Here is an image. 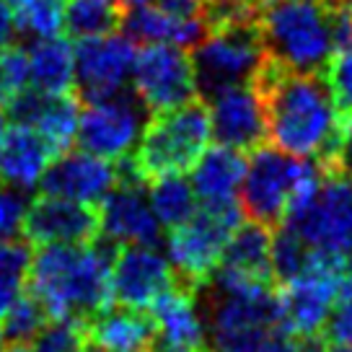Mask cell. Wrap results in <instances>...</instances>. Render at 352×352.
<instances>
[{"label": "cell", "instance_id": "obj_9", "mask_svg": "<svg viewBox=\"0 0 352 352\" xmlns=\"http://www.w3.org/2000/svg\"><path fill=\"white\" fill-rule=\"evenodd\" d=\"M145 127V107L135 94H114L107 99L83 101L76 140L80 151L107 161L132 155Z\"/></svg>", "mask_w": 352, "mask_h": 352}, {"label": "cell", "instance_id": "obj_17", "mask_svg": "<svg viewBox=\"0 0 352 352\" xmlns=\"http://www.w3.org/2000/svg\"><path fill=\"white\" fill-rule=\"evenodd\" d=\"M117 184V164L86 151H65L47 166L39 189L42 195L99 205Z\"/></svg>", "mask_w": 352, "mask_h": 352}, {"label": "cell", "instance_id": "obj_4", "mask_svg": "<svg viewBox=\"0 0 352 352\" xmlns=\"http://www.w3.org/2000/svg\"><path fill=\"white\" fill-rule=\"evenodd\" d=\"M212 352H256L283 314L275 285H228L210 280L195 293ZM287 329V327H285Z\"/></svg>", "mask_w": 352, "mask_h": 352}, {"label": "cell", "instance_id": "obj_32", "mask_svg": "<svg viewBox=\"0 0 352 352\" xmlns=\"http://www.w3.org/2000/svg\"><path fill=\"white\" fill-rule=\"evenodd\" d=\"M311 259V249L298 239L293 231H287L285 226L272 236V272H275V283H287L298 277L308 267Z\"/></svg>", "mask_w": 352, "mask_h": 352}, {"label": "cell", "instance_id": "obj_28", "mask_svg": "<svg viewBox=\"0 0 352 352\" xmlns=\"http://www.w3.org/2000/svg\"><path fill=\"white\" fill-rule=\"evenodd\" d=\"M29 246H32L29 241H16V239L0 241V316L21 296L32 264Z\"/></svg>", "mask_w": 352, "mask_h": 352}, {"label": "cell", "instance_id": "obj_14", "mask_svg": "<svg viewBox=\"0 0 352 352\" xmlns=\"http://www.w3.org/2000/svg\"><path fill=\"white\" fill-rule=\"evenodd\" d=\"M21 231L34 246L50 243H91L101 236L99 208L76 199L39 195L26 205Z\"/></svg>", "mask_w": 352, "mask_h": 352}, {"label": "cell", "instance_id": "obj_7", "mask_svg": "<svg viewBox=\"0 0 352 352\" xmlns=\"http://www.w3.org/2000/svg\"><path fill=\"white\" fill-rule=\"evenodd\" d=\"M241 223V210L236 202L228 205H205L195 215L171 228L168 233V262L174 267L179 285L197 293L215 275L223 249L231 233Z\"/></svg>", "mask_w": 352, "mask_h": 352}, {"label": "cell", "instance_id": "obj_20", "mask_svg": "<svg viewBox=\"0 0 352 352\" xmlns=\"http://www.w3.org/2000/svg\"><path fill=\"white\" fill-rule=\"evenodd\" d=\"M57 151L29 124H11L0 135V184L19 192L39 187Z\"/></svg>", "mask_w": 352, "mask_h": 352}, {"label": "cell", "instance_id": "obj_3", "mask_svg": "<svg viewBox=\"0 0 352 352\" xmlns=\"http://www.w3.org/2000/svg\"><path fill=\"white\" fill-rule=\"evenodd\" d=\"M324 176L327 174L316 161L293 158L277 148L262 145L252 151V158L246 161L239 187V210L252 223L275 231L287 215L306 208L316 197Z\"/></svg>", "mask_w": 352, "mask_h": 352}, {"label": "cell", "instance_id": "obj_38", "mask_svg": "<svg viewBox=\"0 0 352 352\" xmlns=\"http://www.w3.org/2000/svg\"><path fill=\"white\" fill-rule=\"evenodd\" d=\"M256 352H300V337H296L293 331H287L285 327H283V329L272 331V334L259 344Z\"/></svg>", "mask_w": 352, "mask_h": 352}, {"label": "cell", "instance_id": "obj_37", "mask_svg": "<svg viewBox=\"0 0 352 352\" xmlns=\"http://www.w3.org/2000/svg\"><path fill=\"white\" fill-rule=\"evenodd\" d=\"M327 176H342L352 182V114H342V135L337 153L331 161V168Z\"/></svg>", "mask_w": 352, "mask_h": 352}, {"label": "cell", "instance_id": "obj_40", "mask_svg": "<svg viewBox=\"0 0 352 352\" xmlns=\"http://www.w3.org/2000/svg\"><path fill=\"white\" fill-rule=\"evenodd\" d=\"M300 352H329L327 350V342L316 337H300Z\"/></svg>", "mask_w": 352, "mask_h": 352}, {"label": "cell", "instance_id": "obj_34", "mask_svg": "<svg viewBox=\"0 0 352 352\" xmlns=\"http://www.w3.org/2000/svg\"><path fill=\"white\" fill-rule=\"evenodd\" d=\"M324 78L329 83L340 114H352V47L331 55L324 67Z\"/></svg>", "mask_w": 352, "mask_h": 352}, {"label": "cell", "instance_id": "obj_18", "mask_svg": "<svg viewBox=\"0 0 352 352\" xmlns=\"http://www.w3.org/2000/svg\"><path fill=\"white\" fill-rule=\"evenodd\" d=\"M6 114L13 124H29L42 135L47 143L57 151V155L70 151L78 132V117H80V99L76 94H42L36 88L26 86L8 101Z\"/></svg>", "mask_w": 352, "mask_h": 352}, {"label": "cell", "instance_id": "obj_23", "mask_svg": "<svg viewBox=\"0 0 352 352\" xmlns=\"http://www.w3.org/2000/svg\"><path fill=\"white\" fill-rule=\"evenodd\" d=\"M148 311L155 324V342L174 344V347L205 344V324H202L197 298L184 285L176 283Z\"/></svg>", "mask_w": 352, "mask_h": 352}, {"label": "cell", "instance_id": "obj_19", "mask_svg": "<svg viewBox=\"0 0 352 352\" xmlns=\"http://www.w3.org/2000/svg\"><path fill=\"white\" fill-rule=\"evenodd\" d=\"M210 280L228 285H275L272 272V231L259 223H239L223 249Z\"/></svg>", "mask_w": 352, "mask_h": 352}, {"label": "cell", "instance_id": "obj_22", "mask_svg": "<svg viewBox=\"0 0 352 352\" xmlns=\"http://www.w3.org/2000/svg\"><path fill=\"white\" fill-rule=\"evenodd\" d=\"M246 158L241 151H233L228 145H208L205 153L192 166V189L199 202L205 205H228L236 202L241 187Z\"/></svg>", "mask_w": 352, "mask_h": 352}, {"label": "cell", "instance_id": "obj_30", "mask_svg": "<svg viewBox=\"0 0 352 352\" xmlns=\"http://www.w3.org/2000/svg\"><path fill=\"white\" fill-rule=\"evenodd\" d=\"M0 319H3L0 329L8 342H32L39 334V329L50 321V314L39 303V298L32 296L29 290L26 293L21 290V296L13 300Z\"/></svg>", "mask_w": 352, "mask_h": 352}, {"label": "cell", "instance_id": "obj_21", "mask_svg": "<svg viewBox=\"0 0 352 352\" xmlns=\"http://www.w3.org/2000/svg\"><path fill=\"white\" fill-rule=\"evenodd\" d=\"M88 347L99 352H140L155 342V324L151 314L127 306H107L86 321Z\"/></svg>", "mask_w": 352, "mask_h": 352}, {"label": "cell", "instance_id": "obj_39", "mask_svg": "<svg viewBox=\"0 0 352 352\" xmlns=\"http://www.w3.org/2000/svg\"><path fill=\"white\" fill-rule=\"evenodd\" d=\"M19 34L21 32H19V23H16L11 3H8V0H0V50L16 47Z\"/></svg>", "mask_w": 352, "mask_h": 352}, {"label": "cell", "instance_id": "obj_33", "mask_svg": "<svg viewBox=\"0 0 352 352\" xmlns=\"http://www.w3.org/2000/svg\"><path fill=\"white\" fill-rule=\"evenodd\" d=\"M26 86H29L26 50L21 47L0 50V107H8V101L19 96Z\"/></svg>", "mask_w": 352, "mask_h": 352}, {"label": "cell", "instance_id": "obj_11", "mask_svg": "<svg viewBox=\"0 0 352 352\" xmlns=\"http://www.w3.org/2000/svg\"><path fill=\"white\" fill-rule=\"evenodd\" d=\"M130 78L138 101L151 111L174 109L199 96L192 55L176 44H145L135 55Z\"/></svg>", "mask_w": 352, "mask_h": 352}, {"label": "cell", "instance_id": "obj_5", "mask_svg": "<svg viewBox=\"0 0 352 352\" xmlns=\"http://www.w3.org/2000/svg\"><path fill=\"white\" fill-rule=\"evenodd\" d=\"M259 32L267 60L296 73H324L334 55L329 0H277L262 6Z\"/></svg>", "mask_w": 352, "mask_h": 352}, {"label": "cell", "instance_id": "obj_31", "mask_svg": "<svg viewBox=\"0 0 352 352\" xmlns=\"http://www.w3.org/2000/svg\"><path fill=\"white\" fill-rule=\"evenodd\" d=\"M34 352H86L88 331L83 319H50L32 340Z\"/></svg>", "mask_w": 352, "mask_h": 352}, {"label": "cell", "instance_id": "obj_2", "mask_svg": "<svg viewBox=\"0 0 352 352\" xmlns=\"http://www.w3.org/2000/svg\"><path fill=\"white\" fill-rule=\"evenodd\" d=\"M111 246L114 243L99 236L80 246L50 243L32 254L29 293L39 298L50 319L88 321L111 306Z\"/></svg>", "mask_w": 352, "mask_h": 352}, {"label": "cell", "instance_id": "obj_16", "mask_svg": "<svg viewBox=\"0 0 352 352\" xmlns=\"http://www.w3.org/2000/svg\"><path fill=\"white\" fill-rule=\"evenodd\" d=\"M96 208L107 241L122 246H155L161 241V223L145 197L143 182H117Z\"/></svg>", "mask_w": 352, "mask_h": 352}, {"label": "cell", "instance_id": "obj_46", "mask_svg": "<svg viewBox=\"0 0 352 352\" xmlns=\"http://www.w3.org/2000/svg\"><path fill=\"white\" fill-rule=\"evenodd\" d=\"M340 3H344V6H347V11H350V16H352V0H340Z\"/></svg>", "mask_w": 352, "mask_h": 352}, {"label": "cell", "instance_id": "obj_6", "mask_svg": "<svg viewBox=\"0 0 352 352\" xmlns=\"http://www.w3.org/2000/svg\"><path fill=\"white\" fill-rule=\"evenodd\" d=\"M210 140L208 104L202 96H195L174 109L153 111L145 120L132 164L143 182L164 174H184L197 164Z\"/></svg>", "mask_w": 352, "mask_h": 352}, {"label": "cell", "instance_id": "obj_51", "mask_svg": "<svg viewBox=\"0 0 352 352\" xmlns=\"http://www.w3.org/2000/svg\"><path fill=\"white\" fill-rule=\"evenodd\" d=\"M140 352H151V350H140Z\"/></svg>", "mask_w": 352, "mask_h": 352}, {"label": "cell", "instance_id": "obj_1", "mask_svg": "<svg viewBox=\"0 0 352 352\" xmlns=\"http://www.w3.org/2000/svg\"><path fill=\"white\" fill-rule=\"evenodd\" d=\"M252 88L259 96L272 148L316 161L329 174L342 135V114L324 73H296L264 60Z\"/></svg>", "mask_w": 352, "mask_h": 352}, {"label": "cell", "instance_id": "obj_43", "mask_svg": "<svg viewBox=\"0 0 352 352\" xmlns=\"http://www.w3.org/2000/svg\"><path fill=\"white\" fill-rule=\"evenodd\" d=\"M151 0H120V6L124 11H132V8H140V6H148Z\"/></svg>", "mask_w": 352, "mask_h": 352}, {"label": "cell", "instance_id": "obj_50", "mask_svg": "<svg viewBox=\"0 0 352 352\" xmlns=\"http://www.w3.org/2000/svg\"><path fill=\"white\" fill-rule=\"evenodd\" d=\"M86 352H99V350H94V347H88V350Z\"/></svg>", "mask_w": 352, "mask_h": 352}, {"label": "cell", "instance_id": "obj_8", "mask_svg": "<svg viewBox=\"0 0 352 352\" xmlns=\"http://www.w3.org/2000/svg\"><path fill=\"white\" fill-rule=\"evenodd\" d=\"M264 60L267 52L262 44L259 19L215 29L195 47L192 55L197 91L210 96L220 88L252 83Z\"/></svg>", "mask_w": 352, "mask_h": 352}, {"label": "cell", "instance_id": "obj_48", "mask_svg": "<svg viewBox=\"0 0 352 352\" xmlns=\"http://www.w3.org/2000/svg\"><path fill=\"white\" fill-rule=\"evenodd\" d=\"M347 272H352V254H347Z\"/></svg>", "mask_w": 352, "mask_h": 352}, {"label": "cell", "instance_id": "obj_26", "mask_svg": "<svg viewBox=\"0 0 352 352\" xmlns=\"http://www.w3.org/2000/svg\"><path fill=\"white\" fill-rule=\"evenodd\" d=\"M145 184H148V202H151V210L161 223V228L171 231L195 215L197 195L182 174L155 176Z\"/></svg>", "mask_w": 352, "mask_h": 352}, {"label": "cell", "instance_id": "obj_12", "mask_svg": "<svg viewBox=\"0 0 352 352\" xmlns=\"http://www.w3.org/2000/svg\"><path fill=\"white\" fill-rule=\"evenodd\" d=\"M135 42L127 34H104L80 39L73 47L76 60V96L83 101L107 99L120 94L132 76Z\"/></svg>", "mask_w": 352, "mask_h": 352}, {"label": "cell", "instance_id": "obj_45", "mask_svg": "<svg viewBox=\"0 0 352 352\" xmlns=\"http://www.w3.org/2000/svg\"><path fill=\"white\" fill-rule=\"evenodd\" d=\"M3 130H6V114L0 111V135H3Z\"/></svg>", "mask_w": 352, "mask_h": 352}, {"label": "cell", "instance_id": "obj_41", "mask_svg": "<svg viewBox=\"0 0 352 352\" xmlns=\"http://www.w3.org/2000/svg\"><path fill=\"white\" fill-rule=\"evenodd\" d=\"M151 352H212L205 347H174V344H164V342H153Z\"/></svg>", "mask_w": 352, "mask_h": 352}, {"label": "cell", "instance_id": "obj_42", "mask_svg": "<svg viewBox=\"0 0 352 352\" xmlns=\"http://www.w3.org/2000/svg\"><path fill=\"white\" fill-rule=\"evenodd\" d=\"M3 352H34L32 342H11L8 347H3Z\"/></svg>", "mask_w": 352, "mask_h": 352}, {"label": "cell", "instance_id": "obj_49", "mask_svg": "<svg viewBox=\"0 0 352 352\" xmlns=\"http://www.w3.org/2000/svg\"><path fill=\"white\" fill-rule=\"evenodd\" d=\"M259 3H262V6H267V3H277V0H259Z\"/></svg>", "mask_w": 352, "mask_h": 352}, {"label": "cell", "instance_id": "obj_27", "mask_svg": "<svg viewBox=\"0 0 352 352\" xmlns=\"http://www.w3.org/2000/svg\"><path fill=\"white\" fill-rule=\"evenodd\" d=\"M120 0H65L63 29L67 39H91L114 34L124 21Z\"/></svg>", "mask_w": 352, "mask_h": 352}, {"label": "cell", "instance_id": "obj_44", "mask_svg": "<svg viewBox=\"0 0 352 352\" xmlns=\"http://www.w3.org/2000/svg\"><path fill=\"white\" fill-rule=\"evenodd\" d=\"M327 350L329 352H352V347H344V344H329V342H327Z\"/></svg>", "mask_w": 352, "mask_h": 352}, {"label": "cell", "instance_id": "obj_24", "mask_svg": "<svg viewBox=\"0 0 352 352\" xmlns=\"http://www.w3.org/2000/svg\"><path fill=\"white\" fill-rule=\"evenodd\" d=\"M122 26H124V32L132 42L176 44L182 50H192L208 36V29L202 21L174 19V16H168L155 6H140V8L127 11Z\"/></svg>", "mask_w": 352, "mask_h": 352}, {"label": "cell", "instance_id": "obj_35", "mask_svg": "<svg viewBox=\"0 0 352 352\" xmlns=\"http://www.w3.org/2000/svg\"><path fill=\"white\" fill-rule=\"evenodd\" d=\"M26 199L19 189L0 184V241L16 239V233L21 231L23 212H26Z\"/></svg>", "mask_w": 352, "mask_h": 352}, {"label": "cell", "instance_id": "obj_47", "mask_svg": "<svg viewBox=\"0 0 352 352\" xmlns=\"http://www.w3.org/2000/svg\"><path fill=\"white\" fill-rule=\"evenodd\" d=\"M3 347H6V337H3V329H0V352H3Z\"/></svg>", "mask_w": 352, "mask_h": 352}, {"label": "cell", "instance_id": "obj_25", "mask_svg": "<svg viewBox=\"0 0 352 352\" xmlns=\"http://www.w3.org/2000/svg\"><path fill=\"white\" fill-rule=\"evenodd\" d=\"M29 60V86L63 96V94H76V60H73V47L67 39L60 36H44L26 50Z\"/></svg>", "mask_w": 352, "mask_h": 352}, {"label": "cell", "instance_id": "obj_29", "mask_svg": "<svg viewBox=\"0 0 352 352\" xmlns=\"http://www.w3.org/2000/svg\"><path fill=\"white\" fill-rule=\"evenodd\" d=\"M19 23V32L34 36H57L63 32L65 0H8Z\"/></svg>", "mask_w": 352, "mask_h": 352}, {"label": "cell", "instance_id": "obj_36", "mask_svg": "<svg viewBox=\"0 0 352 352\" xmlns=\"http://www.w3.org/2000/svg\"><path fill=\"white\" fill-rule=\"evenodd\" d=\"M319 337L324 342H329V344L352 347V293L350 296H342L334 303L329 319H327Z\"/></svg>", "mask_w": 352, "mask_h": 352}, {"label": "cell", "instance_id": "obj_13", "mask_svg": "<svg viewBox=\"0 0 352 352\" xmlns=\"http://www.w3.org/2000/svg\"><path fill=\"white\" fill-rule=\"evenodd\" d=\"M179 280L171 262L153 246H122L111 256V300L148 311Z\"/></svg>", "mask_w": 352, "mask_h": 352}, {"label": "cell", "instance_id": "obj_10", "mask_svg": "<svg viewBox=\"0 0 352 352\" xmlns=\"http://www.w3.org/2000/svg\"><path fill=\"white\" fill-rule=\"evenodd\" d=\"M314 252L352 254V182L324 176L316 197L283 223Z\"/></svg>", "mask_w": 352, "mask_h": 352}, {"label": "cell", "instance_id": "obj_15", "mask_svg": "<svg viewBox=\"0 0 352 352\" xmlns=\"http://www.w3.org/2000/svg\"><path fill=\"white\" fill-rule=\"evenodd\" d=\"M210 132L218 145L252 153L267 145V124L259 96L252 83L220 88L208 96Z\"/></svg>", "mask_w": 352, "mask_h": 352}]
</instances>
